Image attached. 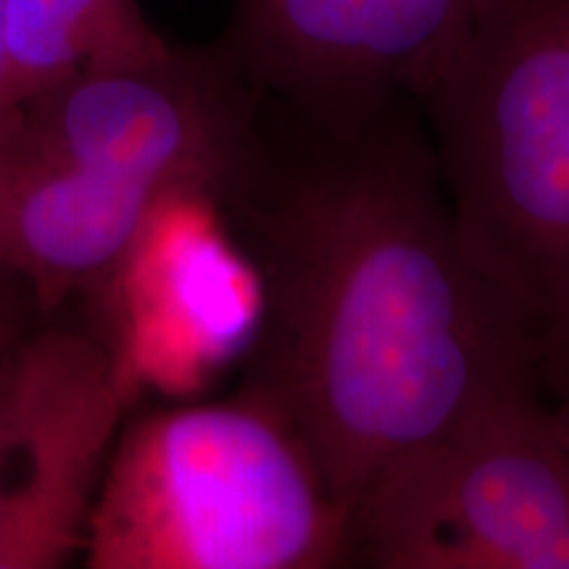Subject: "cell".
Listing matches in <instances>:
<instances>
[{
  "instance_id": "1",
  "label": "cell",
  "mask_w": 569,
  "mask_h": 569,
  "mask_svg": "<svg viewBox=\"0 0 569 569\" xmlns=\"http://www.w3.org/2000/svg\"><path fill=\"white\" fill-rule=\"evenodd\" d=\"M259 253L246 390L293 432L348 515L369 486L538 382V327L461 240L417 106L264 159L232 203Z\"/></svg>"
},
{
  "instance_id": "2",
  "label": "cell",
  "mask_w": 569,
  "mask_h": 569,
  "mask_svg": "<svg viewBox=\"0 0 569 569\" xmlns=\"http://www.w3.org/2000/svg\"><path fill=\"white\" fill-rule=\"evenodd\" d=\"M90 569H322L353 559L351 515L267 401L156 409L111 448Z\"/></svg>"
},
{
  "instance_id": "3",
  "label": "cell",
  "mask_w": 569,
  "mask_h": 569,
  "mask_svg": "<svg viewBox=\"0 0 569 569\" xmlns=\"http://www.w3.org/2000/svg\"><path fill=\"white\" fill-rule=\"evenodd\" d=\"M419 111L469 256L538 332L569 315V0H490Z\"/></svg>"
},
{
  "instance_id": "4",
  "label": "cell",
  "mask_w": 569,
  "mask_h": 569,
  "mask_svg": "<svg viewBox=\"0 0 569 569\" xmlns=\"http://www.w3.org/2000/svg\"><path fill=\"white\" fill-rule=\"evenodd\" d=\"M351 546L380 569H569V446L540 386L388 467L353 507Z\"/></svg>"
},
{
  "instance_id": "5",
  "label": "cell",
  "mask_w": 569,
  "mask_h": 569,
  "mask_svg": "<svg viewBox=\"0 0 569 569\" xmlns=\"http://www.w3.org/2000/svg\"><path fill=\"white\" fill-rule=\"evenodd\" d=\"M261 92L224 42L84 69L27 103L19 142L169 201L234 203L267 159Z\"/></svg>"
},
{
  "instance_id": "6",
  "label": "cell",
  "mask_w": 569,
  "mask_h": 569,
  "mask_svg": "<svg viewBox=\"0 0 569 569\" xmlns=\"http://www.w3.org/2000/svg\"><path fill=\"white\" fill-rule=\"evenodd\" d=\"M490 0H238L222 40L264 96L319 130L422 103Z\"/></svg>"
},
{
  "instance_id": "7",
  "label": "cell",
  "mask_w": 569,
  "mask_h": 569,
  "mask_svg": "<svg viewBox=\"0 0 569 569\" xmlns=\"http://www.w3.org/2000/svg\"><path fill=\"white\" fill-rule=\"evenodd\" d=\"M3 372L24 472L0 488V569L63 567L84 549L130 372L109 348L67 330L13 348Z\"/></svg>"
},
{
  "instance_id": "8",
  "label": "cell",
  "mask_w": 569,
  "mask_h": 569,
  "mask_svg": "<svg viewBox=\"0 0 569 569\" xmlns=\"http://www.w3.org/2000/svg\"><path fill=\"white\" fill-rule=\"evenodd\" d=\"M169 203L17 142L0 153V267L24 277L51 311L74 290L122 272Z\"/></svg>"
},
{
  "instance_id": "9",
  "label": "cell",
  "mask_w": 569,
  "mask_h": 569,
  "mask_svg": "<svg viewBox=\"0 0 569 569\" xmlns=\"http://www.w3.org/2000/svg\"><path fill=\"white\" fill-rule=\"evenodd\" d=\"M6 56L24 103L84 69L172 53L140 0H0Z\"/></svg>"
},
{
  "instance_id": "10",
  "label": "cell",
  "mask_w": 569,
  "mask_h": 569,
  "mask_svg": "<svg viewBox=\"0 0 569 569\" xmlns=\"http://www.w3.org/2000/svg\"><path fill=\"white\" fill-rule=\"evenodd\" d=\"M538 382L559 436L569 446V315L538 332Z\"/></svg>"
},
{
  "instance_id": "11",
  "label": "cell",
  "mask_w": 569,
  "mask_h": 569,
  "mask_svg": "<svg viewBox=\"0 0 569 569\" xmlns=\"http://www.w3.org/2000/svg\"><path fill=\"white\" fill-rule=\"evenodd\" d=\"M27 103L13 84L9 56H6L3 24H0V153L11 151L24 132Z\"/></svg>"
},
{
  "instance_id": "12",
  "label": "cell",
  "mask_w": 569,
  "mask_h": 569,
  "mask_svg": "<svg viewBox=\"0 0 569 569\" xmlns=\"http://www.w3.org/2000/svg\"><path fill=\"white\" fill-rule=\"evenodd\" d=\"M11 457H17V411H13L9 377L0 367V488H3V472Z\"/></svg>"
},
{
  "instance_id": "13",
  "label": "cell",
  "mask_w": 569,
  "mask_h": 569,
  "mask_svg": "<svg viewBox=\"0 0 569 569\" xmlns=\"http://www.w3.org/2000/svg\"><path fill=\"white\" fill-rule=\"evenodd\" d=\"M13 340H17V317H13L11 306L0 298V367L13 351Z\"/></svg>"
}]
</instances>
